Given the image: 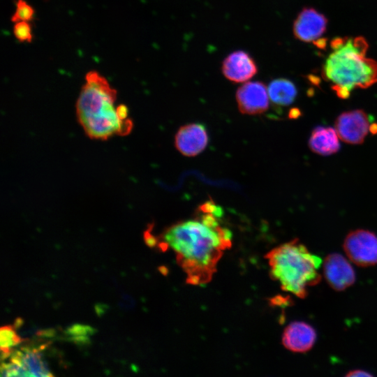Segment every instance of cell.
Here are the masks:
<instances>
[{
  "label": "cell",
  "instance_id": "18",
  "mask_svg": "<svg viewBox=\"0 0 377 377\" xmlns=\"http://www.w3.org/2000/svg\"><path fill=\"white\" fill-rule=\"evenodd\" d=\"M34 8L24 0H17L14 14L11 20L14 22L20 21H30L34 18Z\"/></svg>",
  "mask_w": 377,
  "mask_h": 377
},
{
  "label": "cell",
  "instance_id": "3",
  "mask_svg": "<svg viewBox=\"0 0 377 377\" xmlns=\"http://www.w3.org/2000/svg\"><path fill=\"white\" fill-rule=\"evenodd\" d=\"M85 80L77 100L76 114L87 135L102 140L127 135L133 124L119 117L114 107L117 91L96 71L89 72Z\"/></svg>",
  "mask_w": 377,
  "mask_h": 377
},
{
  "label": "cell",
  "instance_id": "13",
  "mask_svg": "<svg viewBox=\"0 0 377 377\" xmlns=\"http://www.w3.org/2000/svg\"><path fill=\"white\" fill-rule=\"evenodd\" d=\"M45 347L42 346L38 348H22L20 350L12 352L10 361L22 367L29 376H52L47 362L43 359L40 349Z\"/></svg>",
  "mask_w": 377,
  "mask_h": 377
},
{
  "label": "cell",
  "instance_id": "23",
  "mask_svg": "<svg viewBox=\"0 0 377 377\" xmlns=\"http://www.w3.org/2000/svg\"><path fill=\"white\" fill-rule=\"evenodd\" d=\"M346 376H372L373 375L366 371L356 369V370L350 371Z\"/></svg>",
  "mask_w": 377,
  "mask_h": 377
},
{
  "label": "cell",
  "instance_id": "22",
  "mask_svg": "<svg viewBox=\"0 0 377 377\" xmlns=\"http://www.w3.org/2000/svg\"><path fill=\"white\" fill-rule=\"evenodd\" d=\"M117 112L119 115V117L123 119L126 120L128 119V109L126 107V105L124 104H120L118 106H117Z\"/></svg>",
  "mask_w": 377,
  "mask_h": 377
},
{
  "label": "cell",
  "instance_id": "9",
  "mask_svg": "<svg viewBox=\"0 0 377 377\" xmlns=\"http://www.w3.org/2000/svg\"><path fill=\"white\" fill-rule=\"evenodd\" d=\"M323 274L329 286L337 291H342L355 281V274L349 262L341 254L327 255L323 263Z\"/></svg>",
  "mask_w": 377,
  "mask_h": 377
},
{
  "label": "cell",
  "instance_id": "14",
  "mask_svg": "<svg viewBox=\"0 0 377 377\" xmlns=\"http://www.w3.org/2000/svg\"><path fill=\"white\" fill-rule=\"evenodd\" d=\"M338 137L334 128L317 126L311 134L309 147L314 153L329 156L337 152L340 148Z\"/></svg>",
  "mask_w": 377,
  "mask_h": 377
},
{
  "label": "cell",
  "instance_id": "21",
  "mask_svg": "<svg viewBox=\"0 0 377 377\" xmlns=\"http://www.w3.org/2000/svg\"><path fill=\"white\" fill-rule=\"evenodd\" d=\"M144 239L146 244L151 248L154 247L158 244L157 239L151 234L150 229L144 232Z\"/></svg>",
  "mask_w": 377,
  "mask_h": 377
},
{
  "label": "cell",
  "instance_id": "24",
  "mask_svg": "<svg viewBox=\"0 0 377 377\" xmlns=\"http://www.w3.org/2000/svg\"><path fill=\"white\" fill-rule=\"evenodd\" d=\"M289 117L291 119H297L301 115V112L297 108H293L289 111Z\"/></svg>",
  "mask_w": 377,
  "mask_h": 377
},
{
  "label": "cell",
  "instance_id": "26",
  "mask_svg": "<svg viewBox=\"0 0 377 377\" xmlns=\"http://www.w3.org/2000/svg\"><path fill=\"white\" fill-rule=\"evenodd\" d=\"M369 131H370L372 134H377V123L372 124L369 126Z\"/></svg>",
  "mask_w": 377,
  "mask_h": 377
},
{
  "label": "cell",
  "instance_id": "20",
  "mask_svg": "<svg viewBox=\"0 0 377 377\" xmlns=\"http://www.w3.org/2000/svg\"><path fill=\"white\" fill-rule=\"evenodd\" d=\"M1 376H29L26 370L19 364L10 361L1 364Z\"/></svg>",
  "mask_w": 377,
  "mask_h": 377
},
{
  "label": "cell",
  "instance_id": "12",
  "mask_svg": "<svg viewBox=\"0 0 377 377\" xmlns=\"http://www.w3.org/2000/svg\"><path fill=\"white\" fill-rule=\"evenodd\" d=\"M317 338L315 329L302 321L290 323L282 334L283 346L294 353H306L313 346Z\"/></svg>",
  "mask_w": 377,
  "mask_h": 377
},
{
  "label": "cell",
  "instance_id": "25",
  "mask_svg": "<svg viewBox=\"0 0 377 377\" xmlns=\"http://www.w3.org/2000/svg\"><path fill=\"white\" fill-rule=\"evenodd\" d=\"M105 308L106 306L103 304H97L95 307L96 311L98 315H102L104 313Z\"/></svg>",
  "mask_w": 377,
  "mask_h": 377
},
{
  "label": "cell",
  "instance_id": "19",
  "mask_svg": "<svg viewBox=\"0 0 377 377\" xmlns=\"http://www.w3.org/2000/svg\"><path fill=\"white\" fill-rule=\"evenodd\" d=\"M13 34L20 42H31L32 40L31 28L28 22L20 21L15 22L13 27Z\"/></svg>",
  "mask_w": 377,
  "mask_h": 377
},
{
  "label": "cell",
  "instance_id": "2",
  "mask_svg": "<svg viewBox=\"0 0 377 377\" xmlns=\"http://www.w3.org/2000/svg\"><path fill=\"white\" fill-rule=\"evenodd\" d=\"M324 62L322 75L341 98L355 89L368 88L377 82V62L367 57L369 45L362 36L337 37Z\"/></svg>",
  "mask_w": 377,
  "mask_h": 377
},
{
  "label": "cell",
  "instance_id": "7",
  "mask_svg": "<svg viewBox=\"0 0 377 377\" xmlns=\"http://www.w3.org/2000/svg\"><path fill=\"white\" fill-rule=\"evenodd\" d=\"M369 119L362 110L342 112L335 121V130L343 142L359 145L364 142L369 131Z\"/></svg>",
  "mask_w": 377,
  "mask_h": 377
},
{
  "label": "cell",
  "instance_id": "17",
  "mask_svg": "<svg viewBox=\"0 0 377 377\" xmlns=\"http://www.w3.org/2000/svg\"><path fill=\"white\" fill-rule=\"evenodd\" d=\"M95 332V329L88 325L75 324L67 328L66 333L70 340L77 344L89 343V336Z\"/></svg>",
  "mask_w": 377,
  "mask_h": 377
},
{
  "label": "cell",
  "instance_id": "10",
  "mask_svg": "<svg viewBox=\"0 0 377 377\" xmlns=\"http://www.w3.org/2000/svg\"><path fill=\"white\" fill-rule=\"evenodd\" d=\"M253 58L246 52L236 50L229 54L223 61L221 71L230 81L235 83L249 80L258 73Z\"/></svg>",
  "mask_w": 377,
  "mask_h": 377
},
{
  "label": "cell",
  "instance_id": "15",
  "mask_svg": "<svg viewBox=\"0 0 377 377\" xmlns=\"http://www.w3.org/2000/svg\"><path fill=\"white\" fill-rule=\"evenodd\" d=\"M268 94L270 100L274 104L286 106L290 105L297 96L295 85L286 78H278L269 84Z\"/></svg>",
  "mask_w": 377,
  "mask_h": 377
},
{
  "label": "cell",
  "instance_id": "8",
  "mask_svg": "<svg viewBox=\"0 0 377 377\" xmlns=\"http://www.w3.org/2000/svg\"><path fill=\"white\" fill-rule=\"evenodd\" d=\"M235 97L238 108L243 114H260L269 107L268 90L260 81L245 82L237 89Z\"/></svg>",
  "mask_w": 377,
  "mask_h": 377
},
{
  "label": "cell",
  "instance_id": "4",
  "mask_svg": "<svg viewBox=\"0 0 377 377\" xmlns=\"http://www.w3.org/2000/svg\"><path fill=\"white\" fill-rule=\"evenodd\" d=\"M265 258L272 279L280 283L283 290L299 298H305L308 288L321 280L318 272L321 259L297 238L274 248Z\"/></svg>",
  "mask_w": 377,
  "mask_h": 377
},
{
  "label": "cell",
  "instance_id": "16",
  "mask_svg": "<svg viewBox=\"0 0 377 377\" xmlns=\"http://www.w3.org/2000/svg\"><path fill=\"white\" fill-rule=\"evenodd\" d=\"M1 360L3 361L12 353L11 348L22 341L10 325L1 327L0 330Z\"/></svg>",
  "mask_w": 377,
  "mask_h": 377
},
{
  "label": "cell",
  "instance_id": "6",
  "mask_svg": "<svg viewBox=\"0 0 377 377\" xmlns=\"http://www.w3.org/2000/svg\"><path fill=\"white\" fill-rule=\"evenodd\" d=\"M327 20L324 15L312 8H304L293 23V34L298 40L312 43L319 48L326 46L323 38L326 31Z\"/></svg>",
  "mask_w": 377,
  "mask_h": 377
},
{
  "label": "cell",
  "instance_id": "5",
  "mask_svg": "<svg viewBox=\"0 0 377 377\" xmlns=\"http://www.w3.org/2000/svg\"><path fill=\"white\" fill-rule=\"evenodd\" d=\"M343 248L348 258L360 267L377 264V235L369 230L357 229L350 232Z\"/></svg>",
  "mask_w": 377,
  "mask_h": 377
},
{
  "label": "cell",
  "instance_id": "1",
  "mask_svg": "<svg viewBox=\"0 0 377 377\" xmlns=\"http://www.w3.org/2000/svg\"><path fill=\"white\" fill-rule=\"evenodd\" d=\"M201 213L198 219L178 222L166 228L158 244L161 249L173 251L186 275V283L194 286L212 281L223 252L232 245V234L220 226L219 216Z\"/></svg>",
  "mask_w": 377,
  "mask_h": 377
},
{
  "label": "cell",
  "instance_id": "11",
  "mask_svg": "<svg viewBox=\"0 0 377 377\" xmlns=\"http://www.w3.org/2000/svg\"><path fill=\"white\" fill-rule=\"evenodd\" d=\"M208 143V135L204 125L193 123L182 126L175 138L177 149L186 156H194L202 152Z\"/></svg>",
  "mask_w": 377,
  "mask_h": 377
}]
</instances>
